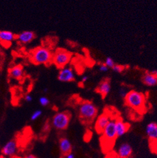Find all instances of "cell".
<instances>
[{"label": "cell", "instance_id": "cell-10", "mask_svg": "<svg viewBox=\"0 0 157 158\" xmlns=\"http://www.w3.org/2000/svg\"><path fill=\"white\" fill-rule=\"evenodd\" d=\"M146 133L151 143L157 141V123L151 122L147 126Z\"/></svg>", "mask_w": 157, "mask_h": 158}, {"label": "cell", "instance_id": "cell-30", "mask_svg": "<svg viewBox=\"0 0 157 158\" xmlns=\"http://www.w3.org/2000/svg\"><path fill=\"white\" fill-rule=\"evenodd\" d=\"M152 144H156V146L157 147V141L155 142V143H152Z\"/></svg>", "mask_w": 157, "mask_h": 158}, {"label": "cell", "instance_id": "cell-23", "mask_svg": "<svg viewBox=\"0 0 157 158\" xmlns=\"http://www.w3.org/2000/svg\"><path fill=\"white\" fill-rule=\"evenodd\" d=\"M128 92H129V91H128ZM128 92L127 91V90H126L125 88H120L119 90V93L120 96H121V97H123V98H124L126 97V96H127V94H128Z\"/></svg>", "mask_w": 157, "mask_h": 158}, {"label": "cell", "instance_id": "cell-29", "mask_svg": "<svg viewBox=\"0 0 157 158\" xmlns=\"http://www.w3.org/2000/svg\"><path fill=\"white\" fill-rule=\"evenodd\" d=\"M152 74H153L155 76H156L157 77V70H155V71H153L151 72Z\"/></svg>", "mask_w": 157, "mask_h": 158}, {"label": "cell", "instance_id": "cell-31", "mask_svg": "<svg viewBox=\"0 0 157 158\" xmlns=\"http://www.w3.org/2000/svg\"><path fill=\"white\" fill-rule=\"evenodd\" d=\"M0 158H5L3 156H0Z\"/></svg>", "mask_w": 157, "mask_h": 158}, {"label": "cell", "instance_id": "cell-20", "mask_svg": "<svg viewBox=\"0 0 157 158\" xmlns=\"http://www.w3.org/2000/svg\"><path fill=\"white\" fill-rule=\"evenodd\" d=\"M42 114V112L41 110H36V111H35V112L32 114V115H31V119L32 120H37V118H38L41 116Z\"/></svg>", "mask_w": 157, "mask_h": 158}, {"label": "cell", "instance_id": "cell-21", "mask_svg": "<svg viewBox=\"0 0 157 158\" xmlns=\"http://www.w3.org/2000/svg\"><path fill=\"white\" fill-rule=\"evenodd\" d=\"M112 69L115 72L120 73H122L123 71L125 70V67L123 66L119 65V64H115Z\"/></svg>", "mask_w": 157, "mask_h": 158}, {"label": "cell", "instance_id": "cell-4", "mask_svg": "<svg viewBox=\"0 0 157 158\" xmlns=\"http://www.w3.org/2000/svg\"><path fill=\"white\" fill-rule=\"evenodd\" d=\"M70 118L71 115L69 112L57 113L52 118V125L58 130H64L68 127Z\"/></svg>", "mask_w": 157, "mask_h": 158}, {"label": "cell", "instance_id": "cell-15", "mask_svg": "<svg viewBox=\"0 0 157 158\" xmlns=\"http://www.w3.org/2000/svg\"><path fill=\"white\" fill-rule=\"evenodd\" d=\"M132 153V148L128 143L122 144L118 151V155L120 158H128Z\"/></svg>", "mask_w": 157, "mask_h": 158}, {"label": "cell", "instance_id": "cell-6", "mask_svg": "<svg viewBox=\"0 0 157 158\" xmlns=\"http://www.w3.org/2000/svg\"><path fill=\"white\" fill-rule=\"evenodd\" d=\"M116 119L111 118L102 133L103 140L109 144L113 143L118 137L116 130Z\"/></svg>", "mask_w": 157, "mask_h": 158}, {"label": "cell", "instance_id": "cell-27", "mask_svg": "<svg viewBox=\"0 0 157 158\" xmlns=\"http://www.w3.org/2000/svg\"><path fill=\"white\" fill-rule=\"evenodd\" d=\"M88 79H89V77L87 76H84L82 78V82H83V83L86 82L88 80Z\"/></svg>", "mask_w": 157, "mask_h": 158}, {"label": "cell", "instance_id": "cell-8", "mask_svg": "<svg viewBox=\"0 0 157 158\" xmlns=\"http://www.w3.org/2000/svg\"><path fill=\"white\" fill-rule=\"evenodd\" d=\"M111 119V118L110 117L109 114H107L106 112L98 117L95 125V128L98 133H103L104 129L106 128Z\"/></svg>", "mask_w": 157, "mask_h": 158}, {"label": "cell", "instance_id": "cell-25", "mask_svg": "<svg viewBox=\"0 0 157 158\" xmlns=\"http://www.w3.org/2000/svg\"><path fill=\"white\" fill-rule=\"evenodd\" d=\"M25 99V101H26V102H30L32 101L33 98H32V97H31V95H30V94H27V95H26Z\"/></svg>", "mask_w": 157, "mask_h": 158}, {"label": "cell", "instance_id": "cell-2", "mask_svg": "<svg viewBox=\"0 0 157 158\" xmlns=\"http://www.w3.org/2000/svg\"><path fill=\"white\" fill-rule=\"evenodd\" d=\"M52 58L53 55L51 51L43 47L35 49L30 55L31 60L37 65L49 64L52 62Z\"/></svg>", "mask_w": 157, "mask_h": 158}, {"label": "cell", "instance_id": "cell-24", "mask_svg": "<svg viewBox=\"0 0 157 158\" xmlns=\"http://www.w3.org/2000/svg\"><path fill=\"white\" fill-rule=\"evenodd\" d=\"M99 71H101V72H106L108 70V68L106 66L104 63V64H101L99 65Z\"/></svg>", "mask_w": 157, "mask_h": 158}, {"label": "cell", "instance_id": "cell-32", "mask_svg": "<svg viewBox=\"0 0 157 158\" xmlns=\"http://www.w3.org/2000/svg\"><path fill=\"white\" fill-rule=\"evenodd\" d=\"M44 91H45V92H46V91H47V89H44Z\"/></svg>", "mask_w": 157, "mask_h": 158}, {"label": "cell", "instance_id": "cell-9", "mask_svg": "<svg viewBox=\"0 0 157 158\" xmlns=\"http://www.w3.org/2000/svg\"><path fill=\"white\" fill-rule=\"evenodd\" d=\"M18 150V145L17 142L11 140L8 141V143L2 148V154L5 156L11 157L17 153Z\"/></svg>", "mask_w": 157, "mask_h": 158}, {"label": "cell", "instance_id": "cell-22", "mask_svg": "<svg viewBox=\"0 0 157 158\" xmlns=\"http://www.w3.org/2000/svg\"><path fill=\"white\" fill-rule=\"evenodd\" d=\"M39 102L41 104L42 106H47L49 103V100L48 98H46L45 97H42L39 99Z\"/></svg>", "mask_w": 157, "mask_h": 158}, {"label": "cell", "instance_id": "cell-19", "mask_svg": "<svg viewBox=\"0 0 157 158\" xmlns=\"http://www.w3.org/2000/svg\"><path fill=\"white\" fill-rule=\"evenodd\" d=\"M104 64L108 68H113V66L115 65V63L113 59L110 57H107L106 59Z\"/></svg>", "mask_w": 157, "mask_h": 158}, {"label": "cell", "instance_id": "cell-1", "mask_svg": "<svg viewBox=\"0 0 157 158\" xmlns=\"http://www.w3.org/2000/svg\"><path fill=\"white\" fill-rule=\"evenodd\" d=\"M125 103L135 110H142L145 108L146 97L141 92L131 90L130 91L124 98Z\"/></svg>", "mask_w": 157, "mask_h": 158}, {"label": "cell", "instance_id": "cell-17", "mask_svg": "<svg viewBox=\"0 0 157 158\" xmlns=\"http://www.w3.org/2000/svg\"><path fill=\"white\" fill-rule=\"evenodd\" d=\"M59 148L61 152L64 155L70 153L72 150V145L70 142L67 138H62L60 140Z\"/></svg>", "mask_w": 157, "mask_h": 158}, {"label": "cell", "instance_id": "cell-28", "mask_svg": "<svg viewBox=\"0 0 157 158\" xmlns=\"http://www.w3.org/2000/svg\"><path fill=\"white\" fill-rule=\"evenodd\" d=\"M25 158H37V157L35 156H34V155L30 154V155H28V156H26Z\"/></svg>", "mask_w": 157, "mask_h": 158}, {"label": "cell", "instance_id": "cell-13", "mask_svg": "<svg viewBox=\"0 0 157 158\" xmlns=\"http://www.w3.org/2000/svg\"><path fill=\"white\" fill-rule=\"evenodd\" d=\"M15 35L10 31L2 30L0 31V42L2 44H11V43L16 39Z\"/></svg>", "mask_w": 157, "mask_h": 158}, {"label": "cell", "instance_id": "cell-18", "mask_svg": "<svg viewBox=\"0 0 157 158\" xmlns=\"http://www.w3.org/2000/svg\"><path fill=\"white\" fill-rule=\"evenodd\" d=\"M23 69L22 66L17 65L12 67L9 71L10 77L16 80H20L23 76Z\"/></svg>", "mask_w": 157, "mask_h": 158}, {"label": "cell", "instance_id": "cell-26", "mask_svg": "<svg viewBox=\"0 0 157 158\" xmlns=\"http://www.w3.org/2000/svg\"><path fill=\"white\" fill-rule=\"evenodd\" d=\"M65 158H74V155L70 152V153L66 154Z\"/></svg>", "mask_w": 157, "mask_h": 158}, {"label": "cell", "instance_id": "cell-16", "mask_svg": "<svg viewBox=\"0 0 157 158\" xmlns=\"http://www.w3.org/2000/svg\"><path fill=\"white\" fill-rule=\"evenodd\" d=\"M142 81L148 86H154L157 85V77L151 72H146L142 76Z\"/></svg>", "mask_w": 157, "mask_h": 158}, {"label": "cell", "instance_id": "cell-14", "mask_svg": "<svg viewBox=\"0 0 157 158\" xmlns=\"http://www.w3.org/2000/svg\"><path fill=\"white\" fill-rule=\"evenodd\" d=\"M17 39L22 44H28L35 38V34L31 31H24L17 36Z\"/></svg>", "mask_w": 157, "mask_h": 158}, {"label": "cell", "instance_id": "cell-3", "mask_svg": "<svg viewBox=\"0 0 157 158\" xmlns=\"http://www.w3.org/2000/svg\"><path fill=\"white\" fill-rule=\"evenodd\" d=\"M98 110L94 103L86 101L81 103L78 108V113L81 119L86 122H91L98 115Z\"/></svg>", "mask_w": 157, "mask_h": 158}, {"label": "cell", "instance_id": "cell-7", "mask_svg": "<svg viewBox=\"0 0 157 158\" xmlns=\"http://www.w3.org/2000/svg\"><path fill=\"white\" fill-rule=\"evenodd\" d=\"M58 80L62 82H71L75 80V73L70 67L66 66L60 69L58 75Z\"/></svg>", "mask_w": 157, "mask_h": 158}, {"label": "cell", "instance_id": "cell-5", "mask_svg": "<svg viewBox=\"0 0 157 158\" xmlns=\"http://www.w3.org/2000/svg\"><path fill=\"white\" fill-rule=\"evenodd\" d=\"M71 59V54L64 49H58L53 55L52 62L57 68L62 69L69 64Z\"/></svg>", "mask_w": 157, "mask_h": 158}, {"label": "cell", "instance_id": "cell-12", "mask_svg": "<svg viewBox=\"0 0 157 158\" xmlns=\"http://www.w3.org/2000/svg\"><path fill=\"white\" fill-rule=\"evenodd\" d=\"M130 126L128 123H125L121 118L116 119V130L117 137H121L127 133L129 130Z\"/></svg>", "mask_w": 157, "mask_h": 158}, {"label": "cell", "instance_id": "cell-11", "mask_svg": "<svg viewBox=\"0 0 157 158\" xmlns=\"http://www.w3.org/2000/svg\"><path fill=\"white\" fill-rule=\"evenodd\" d=\"M111 91V84L109 79H104L99 85L96 88V91L101 94L103 98L106 97Z\"/></svg>", "mask_w": 157, "mask_h": 158}]
</instances>
